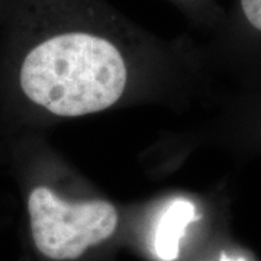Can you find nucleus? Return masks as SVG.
<instances>
[{
	"label": "nucleus",
	"instance_id": "obj_4",
	"mask_svg": "<svg viewBox=\"0 0 261 261\" xmlns=\"http://www.w3.org/2000/svg\"><path fill=\"white\" fill-rule=\"evenodd\" d=\"M240 6L248 25L261 32V0H240Z\"/></svg>",
	"mask_w": 261,
	"mask_h": 261
},
{
	"label": "nucleus",
	"instance_id": "obj_1",
	"mask_svg": "<svg viewBox=\"0 0 261 261\" xmlns=\"http://www.w3.org/2000/svg\"><path fill=\"white\" fill-rule=\"evenodd\" d=\"M25 100L57 116L102 112L121 99L128 70L112 38L92 27H61L25 51L16 73Z\"/></svg>",
	"mask_w": 261,
	"mask_h": 261
},
{
	"label": "nucleus",
	"instance_id": "obj_3",
	"mask_svg": "<svg viewBox=\"0 0 261 261\" xmlns=\"http://www.w3.org/2000/svg\"><path fill=\"white\" fill-rule=\"evenodd\" d=\"M196 219V207L186 199H176L166 207L155 231V254L160 260L174 261L187 225Z\"/></svg>",
	"mask_w": 261,
	"mask_h": 261
},
{
	"label": "nucleus",
	"instance_id": "obj_5",
	"mask_svg": "<svg viewBox=\"0 0 261 261\" xmlns=\"http://www.w3.org/2000/svg\"><path fill=\"white\" fill-rule=\"evenodd\" d=\"M221 261H245V260H243V258H229V257H226V255H222V257H221Z\"/></svg>",
	"mask_w": 261,
	"mask_h": 261
},
{
	"label": "nucleus",
	"instance_id": "obj_2",
	"mask_svg": "<svg viewBox=\"0 0 261 261\" xmlns=\"http://www.w3.org/2000/svg\"><path fill=\"white\" fill-rule=\"evenodd\" d=\"M31 241L44 258L75 260L90 247L112 237L119 215L106 200L67 202L45 185L32 187L27 197Z\"/></svg>",
	"mask_w": 261,
	"mask_h": 261
}]
</instances>
